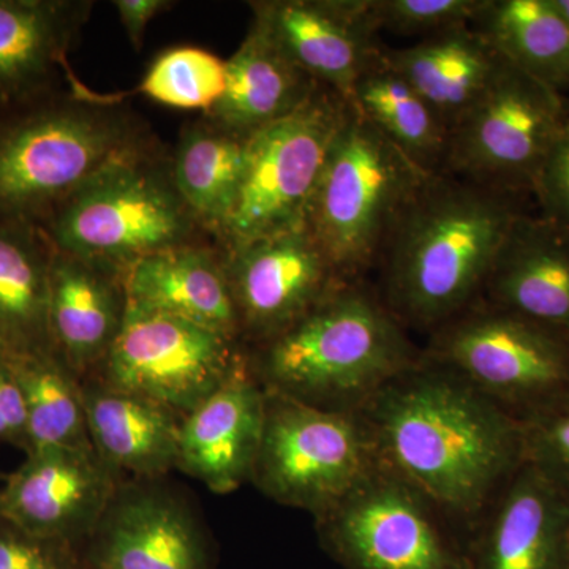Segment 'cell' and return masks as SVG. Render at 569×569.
<instances>
[{"mask_svg":"<svg viewBox=\"0 0 569 569\" xmlns=\"http://www.w3.org/2000/svg\"><path fill=\"white\" fill-rule=\"evenodd\" d=\"M565 119L559 91L505 61L485 96L452 127L443 170L508 192L531 186Z\"/></svg>","mask_w":569,"mask_h":569,"instance_id":"cell-10","label":"cell"},{"mask_svg":"<svg viewBox=\"0 0 569 569\" xmlns=\"http://www.w3.org/2000/svg\"><path fill=\"white\" fill-rule=\"evenodd\" d=\"M485 290L490 306L569 336V230L520 216Z\"/></svg>","mask_w":569,"mask_h":569,"instance_id":"cell-18","label":"cell"},{"mask_svg":"<svg viewBox=\"0 0 569 569\" xmlns=\"http://www.w3.org/2000/svg\"><path fill=\"white\" fill-rule=\"evenodd\" d=\"M10 355H0V438L28 449L24 397L13 376Z\"/></svg>","mask_w":569,"mask_h":569,"instance_id":"cell-35","label":"cell"},{"mask_svg":"<svg viewBox=\"0 0 569 569\" xmlns=\"http://www.w3.org/2000/svg\"><path fill=\"white\" fill-rule=\"evenodd\" d=\"M477 24L516 69L556 91L569 84V22L552 0H489Z\"/></svg>","mask_w":569,"mask_h":569,"instance_id":"cell-26","label":"cell"},{"mask_svg":"<svg viewBox=\"0 0 569 569\" xmlns=\"http://www.w3.org/2000/svg\"><path fill=\"white\" fill-rule=\"evenodd\" d=\"M247 138L227 130H192L174 162V189L187 208L223 227L244 176Z\"/></svg>","mask_w":569,"mask_h":569,"instance_id":"cell-29","label":"cell"},{"mask_svg":"<svg viewBox=\"0 0 569 569\" xmlns=\"http://www.w3.org/2000/svg\"><path fill=\"white\" fill-rule=\"evenodd\" d=\"M61 6L0 0V96H11L47 74L67 39Z\"/></svg>","mask_w":569,"mask_h":569,"instance_id":"cell-30","label":"cell"},{"mask_svg":"<svg viewBox=\"0 0 569 569\" xmlns=\"http://www.w3.org/2000/svg\"><path fill=\"white\" fill-rule=\"evenodd\" d=\"M358 413L380 462L443 515H478L526 462L520 418L425 358Z\"/></svg>","mask_w":569,"mask_h":569,"instance_id":"cell-1","label":"cell"},{"mask_svg":"<svg viewBox=\"0 0 569 569\" xmlns=\"http://www.w3.org/2000/svg\"><path fill=\"white\" fill-rule=\"evenodd\" d=\"M264 391L263 438L250 479L277 503L323 515L380 466L358 411Z\"/></svg>","mask_w":569,"mask_h":569,"instance_id":"cell-5","label":"cell"},{"mask_svg":"<svg viewBox=\"0 0 569 569\" xmlns=\"http://www.w3.org/2000/svg\"><path fill=\"white\" fill-rule=\"evenodd\" d=\"M91 535L97 569H208L189 508L151 486L118 488Z\"/></svg>","mask_w":569,"mask_h":569,"instance_id":"cell-16","label":"cell"},{"mask_svg":"<svg viewBox=\"0 0 569 569\" xmlns=\"http://www.w3.org/2000/svg\"><path fill=\"white\" fill-rule=\"evenodd\" d=\"M118 477L93 449L28 452L0 492V518L39 541L91 535L119 488Z\"/></svg>","mask_w":569,"mask_h":569,"instance_id":"cell-13","label":"cell"},{"mask_svg":"<svg viewBox=\"0 0 569 569\" xmlns=\"http://www.w3.org/2000/svg\"><path fill=\"white\" fill-rule=\"evenodd\" d=\"M503 489L486 531L481 569H567L569 498L527 462Z\"/></svg>","mask_w":569,"mask_h":569,"instance_id":"cell-19","label":"cell"},{"mask_svg":"<svg viewBox=\"0 0 569 569\" xmlns=\"http://www.w3.org/2000/svg\"><path fill=\"white\" fill-rule=\"evenodd\" d=\"M565 130H568L569 132V116H567V119H565V127H563Z\"/></svg>","mask_w":569,"mask_h":569,"instance_id":"cell-40","label":"cell"},{"mask_svg":"<svg viewBox=\"0 0 569 569\" xmlns=\"http://www.w3.org/2000/svg\"><path fill=\"white\" fill-rule=\"evenodd\" d=\"M429 178L350 103L307 216L310 234L340 279L372 263Z\"/></svg>","mask_w":569,"mask_h":569,"instance_id":"cell-4","label":"cell"},{"mask_svg":"<svg viewBox=\"0 0 569 569\" xmlns=\"http://www.w3.org/2000/svg\"><path fill=\"white\" fill-rule=\"evenodd\" d=\"M183 204L176 189L129 153L67 198L52 233L62 253L129 268L179 246L189 231Z\"/></svg>","mask_w":569,"mask_h":569,"instance_id":"cell-8","label":"cell"},{"mask_svg":"<svg viewBox=\"0 0 569 569\" xmlns=\"http://www.w3.org/2000/svg\"><path fill=\"white\" fill-rule=\"evenodd\" d=\"M0 569H58L39 539L0 518Z\"/></svg>","mask_w":569,"mask_h":569,"instance_id":"cell-36","label":"cell"},{"mask_svg":"<svg viewBox=\"0 0 569 569\" xmlns=\"http://www.w3.org/2000/svg\"><path fill=\"white\" fill-rule=\"evenodd\" d=\"M565 127V126H563ZM542 219L569 230V132L561 130L531 181Z\"/></svg>","mask_w":569,"mask_h":569,"instance_id":"cell-34","label":"cell"},{"mask_svg":"<svg viewBox=\"0 0 569 569\" xmlns=\"http://www.w3.org/2000/svg\"><path fill=\"white\" fill-rule=\"evenodd\" d=\"M126 298L233 339L238 309L227 272L201 250L148 254L127 268Z\"/></svg>","mask_w":569,"mask_h":569,"instance_id":"cell-23","label":"cell"},{"mask_svg":"<svg viewBox=\"0 0 569 569\" xmlns=\"http://www.w3.org/2000/svg\"><path fill=\"white\" fill-rule=\"evenodd\" d=\"M489 0H370L378 31L399 36H437L477 22Z\"/></svg>","mask_w":569,"mask_h":569,"instance_id":"cell-32","label":"cell"},{"mask_svg":"<svg viewBox=\"0 0 569 569\" xmlns=\"http://www.w3.org/2000/svg\"><path fill=\"white\" fill-rule=\"evenodd\" d=\"M0 355H10V351L3 346L2 340H0Z\"/></svg>","mask_w":569,"mask_h":569,"instance_id":"cell-39","label":"cell"},{"mask_svg":"<svg viewBox=\"0 0 569 569\" xmlns=\"http://www.w3.org/2000/svg\"><path fill=\"white\" fill-rule=\"evenodd\" d=\"M441 516L380 462L317 518L329 548L350 569H468L443 533Z\"/></svg>","mask_w":569,"mask_h":569,"instance_id":"cell-11","label":"cell"},{"mask_svg":"<svg viewBox=\"0 0 569 569\" xmlns=\"http://www.w3.org/2000/svg\"><path fill=\"white\" fill-rule=\"evenodd\" d=\"M526 462L569 498V400L520 418Z\"/></svg>","mask_w":569,"mask_h":569,"instance_id":"cell-33","label":"cell"},{"mask_svg":"<svg viewBox=\"0 0 569 569\" xmlns=\"http://www.w3.org/2000/svg\"><path fill=\"white\" fill-rule=\"evenodd\" d=\"M228 280L239 323L266 337L293 325L340 284L307 227L238 249Z\"/></svg>","mask_w":569,"mask_h":569,"instance_id":"cell-15","label":"cell"},{"mask_svg":"<svg viewBox=\"0 0 569 569\" xmlns=\"http://www.w3.org/2000/svg\"><path fill=\"white\" fill-rule=\"evenodd\" d=\"M316 91V81L254 18L241 47L227 61V89L211 112L220 129L249 138L298 110Z\"/></svg>","mask_w":569,"mask_h":569,"instance_id":"cell-22","label":"cell"},{"mask_svg":"<svg viewBox=\"0 0 569 569\" xmlns=\"http://www.w3.org/2000/svg\"><path fill=\"white\" fill-rule=\"evenodd\" d=\"M24 397L28 449H93L82 406L81 385L52 353L10 355Z\"/></svg>","mask_w":569,"mask_h":569,"instance_id":"cell-28","label":"cell"},{"mask_svg":"<svg viewBox=\"0 0 569 569\" xmlns=\"http://www.w3.org/2000/svg\"><path fill=\"white\" fill-rule=\"evenodd\" d=\"M381 59L410 82L449 132L485 96L505 66L485 33L470 26L427 37L402 50L383 51Z\"/></svg>","mask_w":569,"mask_h":569,"instance_id":"cell-20","label":"cell"},{"mask_svg":"<svg viewBox=\"0 0 569 569\" xmlns=\"http://www.w3.org/2000/svg\"><path fill=\"white\" fill-rule=\"evenodd\" d=\"M254 18L307 77L346 100L356 82L381 61L370 0L254 3Z\"/></svg>","mask_w":569,"mask_h":569,"instance_id":"cell-14","label":"cell"},{"mask_svg":"<svg viewBox=\"0 0 569 569\" xmlns=\"http://www.w3.org/2000/svg\"><path fill=\"white\" fill-rule=\"evenodd\" d=\"M129 153L122 127L96 112L52 110L11 123L0 129V213L67 200Z\"/></svg>","mask_w":569,"mask_h":569,"instance_id":"cell-12","label":"cell"},{"mask_svg":"<svg viewBox=\"0 0 569 569\" xmlns=\"http://www.w3.org/2000/svg\"><path fill=\"white\" fill-rule=\"evenodd\" d=\"M127 36L134 47L140 48L146 28L152 18L167 7L163 0H118L114 2Z\"/></svg>","mask_w":569,"mask_h":569,"instance_id":"cell-37","label":"cell"},{"mask_svg":"<svg viewBox=\"0 0 569 569\" xmlns=\"http://www.w3.org/2000/svg\"><path fill=\"white\" fill-rule=\"evenodd\" d=\"M425 359L518 418L569 400V336L497 307L441 325Z\"/></svg>","mask_w":569,"mask_h":569,"instance_id":"cell-6","label":"cell"},{"mask_svg":"<svg viewBox=\"0 0 569 569\" xmlns=\"http://www.w3.org/2000/svg\"><path fill=\"white\" fill-rule=\"evenodd\" d=\"M0 508H2V496H0Z\"/></svg>","mask_w":569,"mask_h":569,"instance_id":"cell-41","label":"cell"},{"mask_svg":"<svg viewBox=\"0 0 569 569\" xmlns=\"http://www.w3.org/2000/svg\"><path fill=\"white\" fill-rule=\"evenodd\" d=\"M140 89L167 107L212 111L227 89V61L201 48H174L152 63Z\"/></svg>","mask_w":569,"mask_h":569,"instance_id":"cell-31","label":"cell"},{"mask_svg":"<svg viewBox=\"0 0 569 569\" xmlns=\"http://www.w3.org/2000/svg\"><path fill=\"white\" fill-rule=\"evenodd\" d=\"M93 451L116 473L153 478L178 466L179 415L144 397L107 387H81Z\"/></svg>","mask_w":569,"mask_h":569,"instance_id":"cell-21","label":"cell"},{"mask_svg":"<svg viewBox=\"0 0 569 569\" xmlns=\"http://www.w3.org/2000/svg\"><path fill=\"white\" fill-rule=\"evenodd\" d=\"M552 3L563 14L565 20L569 22V0H552Z\"/></svg>","mask_w":569,"mask_h":569,"instance_id":"cell-38","label":"cell"},{"mask_svg":"<svg viewBox=\"0 0 569 569\" xmlns=\"http://www.w3.org/2000/svg\"><path fill=\"white\" fill-rule=\"evenodd\" d=\"M242 369L231 337L127 299L102 383L183 418Z\"/></svg>","mask_w":569,"mask_h":569,"instance_id":"cell-9","label":"cell"},{"mask_svg":"<svg viewBox=\"0 0 569 569\" xmlns=\"http://www.w3.org/2000/svg\"><path fill=\"white\" fill-rule=\"evenodd\" d=\"M264 411V388L242 369L182 418L176 467L212 492H233L252 478Z\"/></svg>","mask_w":569,"mask_h":569,"instance_id":"cell-17","label":"cell"},{"mask_svg":"<svg viewBox=\"0 0 569 569\" xmlns=\"http://www.w3.org/2000/svg\"><path fill=\"white\" fill-rule=\"evenodd\" d=\"M126 295L100 266L61 253L50 264V331L71 372L103 362L126 313Z\"/></svg>","mask_w":569,"mask_h":569,"instance_id":"cell-24","label":"cell"},{"mask_svg":"<svg viewBox=\"0 0 569 569\" xmlns=\"http://www.w3.org/2000/svg\"><path fill=\"white\" fill-rule=\"evenodd\" d=\"M520 216L508 190L430 176L385 244L395 312L438 328L466 312Z\"/></svg>","mask_w":569,"mask_h":569,"instance_id":"cell-2","label":"cell"},{"mask_svg":"<svg viewBox=\"0 0 569 569\" xmlns=\"http://www.w3.org/2000/svg\"><path fill=\"white\" fill-rule=\"evenodd\" d=\"M348 107L339 93L316 91L298 110L247 138L244 176L222 227L238 249L307 227L326 156Z\"/></svg>","mask_w":569,"mask_h":569,"instance_id":"cell-7","label":"cell"},{"mask_svg":"<svg viewBox=\"0 0 569 569\" xmlns=\"http://www.w3.org/2000/svg\"><path fill=\"white\" fill-rule=\"evenodd\" d=\"M348 102L419 170L443 171L451 134L447 123L383 59L356 82Z\"/></svg>","mask_w":569,"mask_h":569,"instance_id":"cell-25","label":"cell"},{"mask_svg":"<svg viewBox=\"0 0 569 569\" xmlns=\"http://www.w3.org/2000/svg\"><path fill=\"white\" fill-rule=\"evenodd\" d=\"M395 313L342 284L282 332L258 362L268 391L329 410L358 411L421 362Z\"/></svg>","mask_w":569,"mask_h":569,"instance_id":"cell-3","label":"cell"},{"mask_svg":"<svg viewBox=\"0 0 569 569\" xmlns=\"http://www.w3.org/2000/svg\"><path fill=\"white\" fill-rule=\"evenodd\" d=\"M50 264L21 231L0 227V340L10 355L52 353Z\"/></svg>","mask_w":569,"mask_h":569,"instance_id":"cell-27","label":"cell"}]
</instances>
